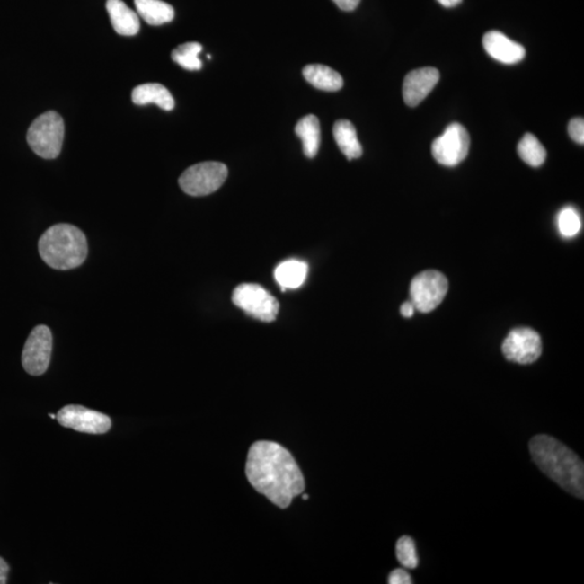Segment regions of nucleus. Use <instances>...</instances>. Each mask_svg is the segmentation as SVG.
Segmentation results:
<instances>
[{
    "label": "nucleus",
    "mask_w": 584,
    "mask_h": 584,
    "mask_svg": "<svg viewBox=\"0 0 584 584\" xmlns=\"http://www.w3.org/2000/svg\"><path fill=\"white\" fill-rule=\"evenodd\" d=\"M201 50H203V46L199 42H187V44L175 48L172 53V58L185 70L199 71L203 67V62L199 58Z\"/></svg>",
    "instance_id": "obj_22"
},
{
    "label": "nucleus",
    "mask_w": 584,
    "mask_h": 584,
    "mask_svg": "<svg viewBox=\"0 0 584 584\" xmlns=\"http://www.w3.org/2000/svg\"><path fill=\"white\" fill-rule=\"evenodd\" d=\"M568 134H570L571 139L579 145H583L584 143V120L580 117L573 119L570 121L568 125Z\"/></svg>",
    "instance_id": "obj_25"
},
{
    "label": "nucleus",
    "mask_w": 584,
    "mask_h": 584,
    "mask_svg": "<svg viewBox=\"0 0 584 584\" xmlns=\"http://www.w3.org/2000/svg\"><path fill=\"white\" fill-rule=\"evenodd\" d=\"M482 45L485 50L495 60L504 65H517L526 56L525 48L499 31H491L484 35Z\"/></svg>",
    "instance_id": "obj_13"
},
{
    "label": "nucleus",
    "mask_w": 584,
    "mask_h": 584,
    "mask_svg": "<svg viewBox=\"0 0 584 584\" xmlns=\"http://www.w3.org/2000/svg\"><path fill=\"white\" fill-rule=\"evenodd\" d=\"M137 13L147 24L157 26L172 22L174 10L162 0H135Z\"/></svg>",
    "instance_id": "obj_20"
},
{
    "label": "nucleus",
    "mask_w": 584,
    "mask_h": 584,
    "mask_svg": "<svg viewBox=\"0 0 584 584\" xmlns=\"http://www.w3.org/2000/svg\"><path fill=\"white\" fill-rule=\"evenodd\" d=\"M518 153L523 161L532 167H540L545 162L546 150L532 134H526L518 146Z\"/></svg>",
    "instance_id": "obj_21"
},
{
    "label": "nucleus",
    "mask_w": 584,
    "mask_h": 584,
    "mask_svg": "<svg viewBox=\"0 0 584 584\" xmlns=\"http://www.w3.org/2000/svg\"><path fill=\"white\" fill-rule=\"evenodd\" d=\"M49 417L52 418V419H57V416L53 415V413H50Z\"/></svg>",
    "instance_id": "obj_31"
},
{
    "label": "nucleus",
    "mask_w": 584,
    "mask_h": 584,
    "mask_svg": "<svg viewBox=\"0 0 584 584\" xmlns=\"http://www.w3.org/2000/svg\"><path fill=\"white\" fill-rule=\"evenodd\" d=\"M470 150V136L464 126L454 123L432 143V155L446 167H455L464 162Z\"/></svg>",
    "instance_id": "obj_8"
},
{
    "label": "nucleus",
    "mask_w": 584,
    "mask_h": 584,
    "mask_svg": "<svg viewBox=\"0 0 584 584\" xmlns=\"http://www.w3.org/2000/svg\"><path fill=\"white\" fill-rule=\"evenodd\" d=\"M448 291V280L438 270L418 274L411 285V301L416 310L429 313L442 304Z\"/></svg>",
    "instance_id": "obj_7"
},
{
    "label": "nucleus",
    "mask_w": 584,
    "mask_h": 584,
    "mask_svg": "<svg viewBox=\"0 0 584 584\" xmlns=\"http://www.w3.org/2000/svg\"><path fill=\"white\" fill-rule=\"evenodd\" d=\"M57 420L62 427L87 434H104L111 427V419L104 413L79 405L63 407L58 412Z\"/></svg>",
    "instance_id": "obj_11"
},
{
    "label": "nucleus",
    "mask_w": 584,
    "mask_h": 584,
    "mask_svg": "<svg viewBox=\"0 0 584 584\" xmlns=\"http://www.w3.org/2000/svg\"><path fill=\"white\" fill-rule=\"evenodd\" d=\"M333 3L343 12H353L358 8L360 0H333Z\"/></svg>",
    "instance_id": "obj_27"
},
{
    "label": "nucleus",
    "mask_w": 584,
    "mask_h": 584,
    "mask_svg": "<svg viewBox=\"0 0 584 584\" xmlns=\"http://www.w3.org/2000/svg\"><path fill=\"white\" fill-rule=\"evenodd\" d=\"M397 561L406 570H416L419 564L415 541L403 535L396 544Z\"/></svg>",
    "instance_id": "obj_24"
},
{
    "label": "nucleus",
    "mask_w": 584,
    "mask_h": 584,
    "mask_svg": "<svg viewBox=\"0 0 584 584\" xmlns=\"http://www.w3.org/2000/svg\"><path fill=\"white\" fill-rule=\"evenodd\" d=\"M390 584H411L412 583V578L409 575V572L403 568H397V570L393 571L389 576Z\"/></svg>",
    "instance_id": "obj_26"
},
{
    "label": "nucleus",
    "mask_w": 584,
    "mask_h": 584,
    "mask_svg": "<svg viewBox=\"0 0 584 584\" xmlns=\"http://www.w3.org/2000/svg\"><path fill=\"white\" fill-rule=\"evenodd\" d=\"M132 101L137 105L154 103L164 111L174 108V99L169 90L161 84L151 83L140 84L132 92Z\"/></svg>",
    "instance_id": "obj_15"
},
{
    "label": "nucleus",
    "mask_w": 584,
    "mask_h": 584,
    "mask_svg": "<svg viewBox=\"0 0 584 584\" xmlns=\"http://www.w3.org/2000/svg\"><path fill=\"white\" fill-rule=\"evenodd\" d=\"M333 137L345 157L349 161L363 155V147L358 141V132L350 121L338 120L333 126Z\"/></svg>",
    "instance_id": "obj_16"
},
{
    "label": "nucleus",
    "mask_w": 584,
    "mask_h": 584,
    "mask_svg": "<svg viewBox=\"0 0 584 584\" xmlns=\"http://www.w3.org/2000/svg\"><path fill=\"white\" fill-rule=\"evenodd\" d=\"M438 2L446 8H453L458 6L462 3V0H438Z\"/></svg>",
    "instance_id": "obj_30"
},
{
    "label": "nucleus",
    "mask_w": 584,
    "mask_h": 584,
    "mask_svg": "<svg viewBox=\"0 0 584 584\" xmlns=\"http://www.w3.org/2000/svg\"><path fill=\"white\" fill-rule=\"evenodd\" d=\"M309 267L299 260H287L276 268L274 276L281 290L296 289L305 284Z\"/></svg>",
    "instance_id": "obj_18"
},
{
    "label": "nucleus",
    "mask_w": 584,
    "mask_h": 584,
    "mask_svg": "<svg viewBox=\"0 0 584 584\" xmlns=\"http://www.w3.org/2000/svg\"><path fill=\"white\" fill-rule=\"evenodd\" d=\"M65 121L57 111H47L33 121L28 131V143L37 155L53 159L60 155L65 141Z\"/></svg>",
    "instance_id": "obj_4"
},
{
    "label": "nucleus",
    "mask_w": 584,
    "mask_h": 584,
    "mask_svg": "<svg viewBox=\"0 0 584 584\" xmlns=\"http://www.w3.org/2000/svg\"><path fill=\"white\" fill-rule=\"evenodd\" d=\"M302 498H304L305 500H307V499H309V496H307V495H304V496H302Z\"/></svg>",
    "instance_id": "obj_32"
},
{
    "label": "nucleus",
    "mask_w": 584,
    "mask_h": 584,
    "mask_svg": "<svg viewBox=\"0 0 584 584\" xmlns=\"http://www.w3.org/2000/svg\"><path fill=\"white\" fill-rule=\"evenodd\" d=\"M439 72L434 67H423L407 74L403 86V101L411 108L420 104L439 81Z\"/></svg>",
    "instance_id": "obj_12"
},
{
    "label": "nucleus",
    "mask_w": 584,
    "mask_h": 584,
    "mask_svg": "<svg viewBox=\"0 0 584 584\" xmlns=\"http://www.w3.org/2000/svg\"><path fill=\"white\" fill-rule=\"evenodd\" d=\"M530 455L544 473L562 490L584 498V465L573 451L548 435H537L529 443Z\"/></svg>",
    "instance_id": "obj_2"
},
{
    "label": "nucleus",
    "mask_w": 584,
    "mask_h": 584,
    "mask_svg": "<svg viewBox=\"0 0 584 584\" xmlns=\"http://www.w3.org/2000/svg\"><path fill=\"white\" fill-rule=\"evenodd\" d=\"M246 474L254 490L281 509L305 491V479L294 456L283 446L257 442L249 450Z\"/></svg>",
    "instance_id": "obj_1"
},
{
    "label": "nucleus",
    "mask_w": 584,
    "mask_h": 584,
    "mask_svg": "<svg viewBox=\"0 0 584 584\" xmlns=\"http://www.w3.org/2000/svg\"><path fill=\"white\" fill-rule=\"evenodd\" d=\"M10 568L7 562L0 557V584H6Z\"/></svg>",
    "instance_id": "obj_29"
},
{
    "label": "nucleus",
    "mask_w": 584,
    "mask_h": 584,
    "mask_svg": "<svg viewBox=\"0 0 584 584\" xmlns=\"http://www.w3.org/2000/svg\"><path fill=\"white\" fill-rule=\"evenodd\" d=\"M225 164L206 162L188 168L179 179L180 187L190 196H206L215 193L227 178Z\"/></svg>",
    "instance_id": "obj_5"
},
{
    "label": "nucleus",
    "mask_w": 584,
    "mask_h": 584,
    "mask_svg": "<svg viewBox=\"0 0 584 584\" xmlns=\"http://www.w3.org/2000/svg\"><path fill=\"white\" fill-rule=\"evenodd\" d=\"M557 226L562 237L572 238L581 230V217L573 207H566L557 217Z\"/></svg>",
    "instance_id": "obj_23"
},
{
    "label": "nucleus",
    "mask_w": 584,
    "mask_h": 584,
    "mask_svg": "<svg viewBox=\"0 0 584 584\" xmlns=\"http://www.w3.org/2000/svg\"><path fill=\"white\" fill-rule=\"evenodd\" d=\"M39 252L48 267L62 270L76 269L87 258V238L78 227L61 223L42 234Z\"/></svg>",
    "instance_id": "obj_3"
},
{
    "label": "nucleus",
    "mask_w": 584,
    "mask_h": 584,
    "mask_svg": "<svg viewBox=\"0 0 584 584\" xmlns=\"http://www.w3.org/2000/svg\"><path fill=\"white\" fill-rule=\"evenodd\" d=\"M305 81L323 92H338L343 87V78L332 68L323 65H310L304 68Z\"/></svg>",
    "instance_id": "obj_17"
},
{
    "label": "nucleus",
    "mask_w": 584,
    "mask_h": 584,
    "mask_svg": "<svg viewBox=\"0 0 584 584\" xmlns=\"http://www.w3.org/2000/svg\"><path fill=\"white\" fill-rule=\"evenodd\" d=\"M52 352V334L45 325L36 326L26 340L22 365L31 376L44 375L49 367Z\"/></svg>",
    "instance_id": "obj_10"
},
{
    "label": "nucleus",
    "mask_w": 584,
    "mask_h": 584,
    "mask_svg": "<svg viewBox=\"0 0 584 584\" xmlns=\"http://www.w3.org/2000/svg\"><path fill=\"white\" fill-rule=\"evenodd\" d=\"M416 307L412 305L411 301H406L405 304H403L401 306V314L403 317L411 318L415 314Z\"/></svg>",
    "instance_id": "obj_28"
},
{
    "label": "nucleus",
    "mask_w": 584,
    "mask_h": 584,
    "mask_svg": "<svg viewBox=\"0 0 584 584\" xmlns=\"http://www.w3.org/2000/svg\"><path fill=\"white\" fill-rule=\"evenodd\" d=\"M295 131L304 145L305 156L314 158L321 145L320 120L315 115H307L298 121Z\"/></svg>",
    "instance_id": "obj_19"
},
{
    "label": "nucleus",
    "mask_w": 584,
    "mask_h": 584,
    "mask_svg": "<svg viewBox=\"0 0 584 584\" xmlns=\"http://www.w3.org/2000/svg\"><path fill=\"white\" fill-rule=\"evenodd\" d=\"M233 304L256 320L273 322L279 305L269 291L257 284H242L233 292Z\"/></svg>",
    "instance_id": "obj_6"
},
{
    "label": "nucleus",
    "mask_w": 584,
    "mask_h": 584,
    "mask_svg": "<svg viewBox=\"0 0 584 584\" xmlns=\"http://www.w3.org/2000/svg\"><path fill=\"white\" fill-rule=\"evenodd\" d=\"M502 353L509 362L533 364L543 353V341L539 333L532 328H515L504 340Z\"/></svg>",
    "instance_id": "obj_9"
},
{
    "label": "nucleus",
    "mask_w": 584,
    "mask_h": 584,
    "mask_svg": "<svg viewBox=\"0 0 584 584\" xmlns=\"http://www.w3.org/2000/svg\"><path fill=\"white\" fill-rule=\"evenodd\" d=\"M111 25L117 34L135 36L140 30V20L123 0H108L106 3Z\"/></svg>",
    "instance_id": "obj_14"
}]
</instances>
